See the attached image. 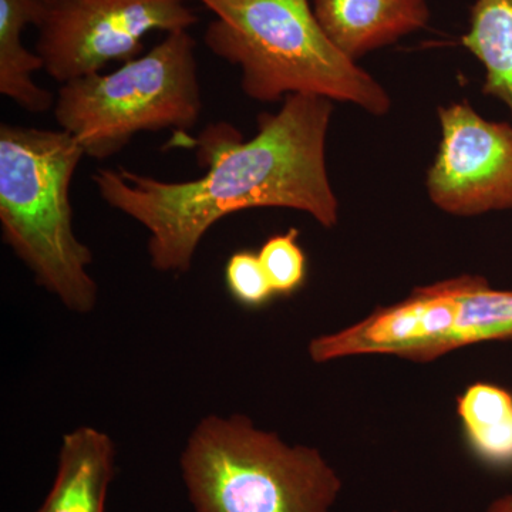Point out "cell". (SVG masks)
<instances>
[{"label": "cell", "instance_id": "cell-1", "mask_svg": "<svg viewBox=\"0 0 512 512\" xmlns=\"http://www.w3.org/2000/svg\"><path fill=\"white\" fill-rule=\"evenodd\" d=\"M332 113L329 99L292 94L258 117L251 140L227 123L205 128L197 146L208 170L197 180L170 183L119 167L100 168L93 183L109 207L147 229L156 271L187 274L205 234L235 212L286 208L336 227L339 201L326 165Z\"/></svg>", "mask_w": 512, "mask_h": 512}, {"label": "cell", "instance_id": "cell-2", "mask_svg": "<svg viewBox=\"0 0 512 512\" xmlns=\"http://www.w3.org/2000/svg\"><path fill=\"white\" fill-rule=\"evenodd\" d=\"M198 2L215 16L205 29V47L239 67L249 99L275 103L306 94L355 104L373 116L389 113V93L330 40L311 0Z\"/></svg>", "mask_w": 512, "mask_h": 512}, {"label": "cell", "instance_id": "cell-3", "mask_svg": "<svg viewBox=\"0 0 512 512\" xmlns=\"http://www.w3.org/2000/svg\"><path fill=\"white\" fill-rule=\"evenodd\" d=\"M83 148L63 130L0 126L2 237L64 308L86 315L99 302L93 254L77 238L70 184Z\"/></svg>", "mask_w": 512, "mask_h": 512}, {"label": "cell", "instance_id": "cell-4", "mask_svg": "<svg viewBox=\"0 0 512 512\" xmlns=\"http://www.w3.org/2000/svg\"><path fill=\"white\" fill-rule=\"evenodd\" d=\"M180 464L195 512H330L343 488L318 448L292 446L242 414L198 421Z\"/></svg>", "mask_w": 512, "mask_h": 512}, {"label": "cell", "instance_id": "cell-5", "mask_svg": "<svg viewBox=\"0 0 512 512\" xmlns=\"http://www.w3.org/2000/svg\"><path fill=\"white\" fill-rule=\"evenodd\" d=\"M195 49L190 30L170 33L114 72L62 84L53 107L60 130L99 161L119 154L138 133L191 130L204 109Z\"/></svg>", "mask_w": 512, "mask_h": 512}, {"label": "cell", "instance_id": "cell-6", "mask_svg": "<svg viewBox=\"0 0 512 512\" xmlns=\"http://www.w3.org/2000/svg\"><path fill=\"white\" fill-rule=\"evenodd\" d=\"M197 23L187 0H52L36 29L35 53L43 70L66 84L143 55L150 33L170 35Z\"/></svg>", "mask_w": 512, "mask_h": 512}, {"label": "cell", "instance_id": "cell-7", "mask_svg": "<svg viewBox=\"0 0 512 512\" xmlns=\"http://www.w3.org/2000/svg\"><path fill=\"white\" fill-rule=\"evenodd\" d=\"M439 120L430 201L454 217L512 210V124L484 119L467 100L440 107Z\"/></svg>", "mask_w": 512, "mask_h": 512}, {"label": "cell", "instance_id": "cell-8", "mask_svg": "<svg viewBox=\"0 0 512 512\" xmlns=\"http://www.w3.org/2000/svg\"><path fill=\"white\" fill-rule=\"evenodd\" d=\"M466 275L419 286L403 301L376 309L349 328L318 336L309 343L312 362L345 357L390 355L430 363L451 352L458 299Z\"/></svg>", "mask_w": 512, "mask_h": 512}, {"label": "cell", "instance_id": "cell-9", "mask_svg": "<svg viewBox=\"0 0 512 512\" xmlns=\"http://www.w3.org/2000/svg\"><path fill=\"white\" fill-rule=\"evenodd\" d=\"M316 19L333 43L357 60L429 25L426 0H313Z\"/></svg>", "mask_w": 512, "mask_h": 512}, {"label": "cell", "instance_id": "cell-10", "mask_svg": "<svg viewBox=\"0 0 512 512\" xmlns=\"http://www.w3.org/2000/svg\"><path fill=\"white\" fill-rule=\"evenodd\" d=\"M116 466L109 434L82 426L64 434L55 483L36 512H106Z\"/></svg>", "mask_w": 512, "mask_h": 512}, {"label": "cell", "instance_id": "cell-11", "mask_svg": "<svg viewBox=\"0 0 512 512\" xmlns=\"http://www.w3.org/2000/svg\"><path fill=\"white\" fill-rule=\"evenodd\" d=\"M52 0H0V93L30 114H45L55 107L49 90L33 80L43 70L35 52L23 45V33L39 28Z\"/></svg>", "mask_w": 512, "mask_h": 512}, {"label": "cell", "instance_id": "cell-12", "mask_svg": "<svg viewBox=\"0 0 512 512\" xmlns=\"http://www.w3.org/2000/svg\"><path fill=\"white\" fill-rule=\"evenodd\" d=\"M461 45L483 64L485 96L501 101L512 117V0H476Z\"/></svg>", "mask_w": 512, "mask_h": 512}, {"label": "cell", "instance_id": "cell-13", "mask_svg": "<svg viewBox=\"0 0 512 512\" xmlns=\"http://www.w3.org/2000/svg\"><path fill=\"white\" fill-rule=\"evenodd\" d=\"M457 414L474 453L490 466L512 467V393L474 383L457 399Z\"/></svg>", "mask_w": 512, "mask_h": 512}, {"label": "cell", "instance_id": "cell-14", "mask_svg": "<svg viewBox=\"0 0 512 512\" xmlns=\"http://www.w3.org/2000/svg\"><path fill=\"white\" fill-rule=\"evenodd\" d=\"M512 340V291L494 289L480 275L466 274L458 299L451 352L485 342Z\"/></svg>", "mask_w": 512, "mask_h": 512}, {"label": "cell", "instance_id": "cell-15", "mask_svg": "<svg viewBox=\"0 0 512 512\" xmlns=\"http://www.w3.org/2000/svg\"><path fill=\"white\" fill-rule=\"evenodd\" d=\"M298 235V229L291 228L269 238L259 249V261L275 295H292L305 282L306 256L299 247Z\"/></svg>", "mask_w": 512, "mask_h": 512}, {"label": "cell", "instance_id": "cell-16", "mask_svg": "<svg viewBox=\"0 0 512 512\" xmlns=\"http://www.w3.org/2000/svg\"><path fill=\"white\" fill-rule=\"evenodd\" d=\"M225 282L235 301L247 308H259L275 296L258 254L235 252L225 266Z\"/></svg>", "mask_w": 512, "mask_h": 512}, {"label": "cell", "instance_id": "cell-17", "mask_svg": "<svg viewBox=\"0 0 512 512\" xmlns=\"http://www.w3.org/2000/svg\"><path fill=\"white\" fill-rule=\"evenodd\" d=\"M487 512H512V494L501 495L488 505Z\"/></svg>", "mask_w": 512, "mask_h": 512}]
</instances>
